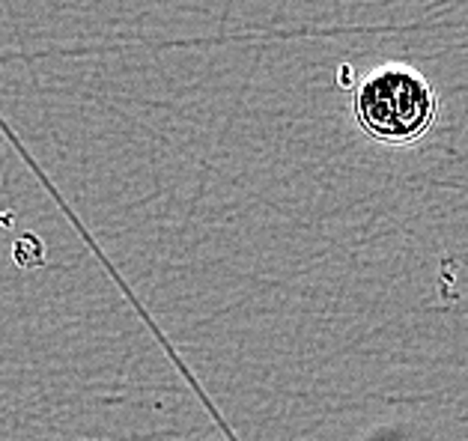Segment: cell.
<instances>
[{
  "label": "cell",
  "instance_id": "obj_1",
  "mask_svg": "<svg viewBox=\"0 0 468 441\" xmlns=\"http://www.w3.org/2000/svg\"><path fill=\"white\" fill-rule=\"evenodd\" d=\"M352 117L376 143L409 146L427 138L439 117L432 81L409 63H382L356 84Z\"/></svg>",
  "mask_w": 468,
  "mask_h": 441
}]
</instances>
